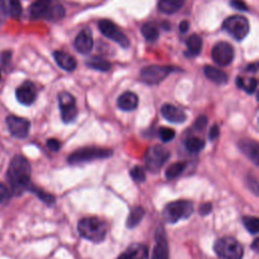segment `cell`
<instances>
[{
	"mask_svg": "<svg viewBox=\"0 0 259 259\" xmlns=\"http://www.w3.org/2000/svg\"><path fill=\"white\" fill-rule=\"evenodd\" d=\"M189 29H190V23L188 21H183L180 24V31H181V33L185 34V33H187L189 31Z\"/></svg>",
	"mask_w": 259,
	"mask_h": 259,
	"instance_id": "obj_45",
	"label": "cell"
},
{
	"mask_svg": "<svg viewBox=\"0 0 259 259\" xmlns=\"http://www.w3.org/2000/svg\"><path fill=\"white\" fill-rule=\"evenodd\" d=\"M29 191L33 192L41 201H43V202H44L45 204H47L48 206H52V205L55 203V198H54L52 195H50V194L44 192V191L41 190V189L36 188V187L33 186V185L30 187Z\"/></svg>",
	"mask_w": 259,
	"mask_h": 259,
	"instance_id": "obj_31",
	"label": "cell"
},
{
	"mask_svg": "<svg viewBox=\"0 0 259 259\" xmlns=\"http://www.w3.org/2000/svg\"><path fill=\"white\" fill-rule=\"evenodd\" d=\"M59 108L62 120L65 124L73 123L78 115L75 98L67 92H63L58 97Z\"/></svg>",
	"mask_w": 259,
	"mask_h": 259,
	"instance_id": "obj_9",
	"label": "cell"
},
{
	"mask_svg": "<svg viewBox=\"0 0 259 259\" xmlns=\"http://www.w3.org/2000/svg\"><path fill=\"white\" fill-rule=\"evenodd\" d=\"M156 244L152 251L151 259H168L169 257V249L168 243L166 239V234L163 228H158L155 234Z\"/></svg>",
	"mask_w": 259,
	"mask_h": 259,
	"instance_id": "obj_13",
	"label": "cell"
},
{
	"mask_svg": "<svg viewBox=\"0 0 259 259\" xmlns=\"http://www.w3.org/2000/svg\"><path fill=\"white\" fill-rule=\"evenodd\" d=\"M257 69H258V63H252V64H249V65L246 67V71H248V72H253V73H256V72H257Z\"/></svg>",
	"mask_w": 259,
	"mask_h": 259,
	"instance_id": "obj_46",
	"label": "cell"
},
{
	"mask_svg": "<svg viewBox=\"0 0 259 259\" xmlns=\"http://www.w3.org/2000/svg\"><path fill=\"white\" fill-rule=\"evenodd\" d=\"M53 0H36L31 8V16L34 20L46 18L48 12L52 8Z\"/></svg>",
	"mask_w": 259,
	"mask_h": 259,
	"instance_id": "obj_20",
	"label": "cell"
},
{
	"mask_svg": "<svg viewBox=\"0 0 259 259\" xmlns=\"http://www.w3.org/2000/svg\"><path fill=\"white\" fill-rule=\"evenodd\" d=\"M162 27H163V29H165L166 31L171 30V25H170L169 23H167V22H164V23L162 24Z\"/></svg>",
	"mask_w": 259,
	"mask_h": 259,
	"instance_id": "obj_49",
	"label": "cell"
},
{
	"mask_svg": "<svg viewBox=\"0 0 259 259\" xmlns=\"http://www.w3.org/2000/svg\"><path fill=\"white\" fill-rule=\"evenodd\" d=\"M224 30L236 41L244 40L250 31L249 22L242 16H232L224 21Z\"/></svg>",
	"mask_w": 259,
	"mask_h": 259,
	"instance_id": "obj_7",
	"label": "cell"
},
{
	"mask_svg": "<svg viewBox=\"0 0 259 259\" xmlns=\"http://www.w3.org/2000/svg\"><path fill=\"white\" fill-rule=\"evenodd\" d=\"M188 45V53L187 55L189 57H195L200 55L202 49H203V40L199 35H192L187 40Z\"/></svg>",
	"mask_w": 259,
	"mask_h": 259,
	"instance_id": "obj_22",
	"label": "cell"
},
{
	"mask_svg": "<svg viewBox=\"0 0 259 259\" xmlns=\"http://www.w3.org/2000/svg\"><path fill=\"white\" fill-rule=\"evenodd\" d=\"M0 21H2V20H0Z\"/></svg>",
	"mask_w": 259,
	"mask_h": 259,
	"instance_id": "obj_53",
	"label": "cell"
},
{
	"mask_svg": "<svg viewBox=\"0 0 259 259\" xmlns=\"http://www.w3.org/2000/svg\"><path fill=\"white\" fill-rule=\"evenodd\" d=\"M170 157V152L161 145L149 147L145 153V166L152 172L157 174Z\"/></svg>",
	"mask_w": 259,
	"mask_h": 259,
	"instance_id": "obj_6",
	"label": "cell"
},
{
	"mask_svg": "<svg viewBox=\"0 0 259 259\" xmlns=\"http://www.w3.org/2000/svg\"><path fill=\"white\" fill-rule=\"evenodd\" d=\"M142 35L148 42H154L159 38V29L153 22L146 23L142 27Z\"/></svg>",
	"mask_w": 259,
	"mask_h": 259,
	"instance_id": "obj_26",
	"label": "cell"
},
{
	"mask_svg": "<svg viewBox=\"0 0 259 259\" xmlns=\"http://www.w3.org/2000/svg\"><path fill=\"white\" fill-rule=\"evenodd\" d=\"M242 223L245 226L246 230L252 234L256 235L259 232V219L251 216H244L242 218Z\"/></svg>",
	"mask_w": 259,
	"mask_h": 259,
	"instance_id": "obj_30",
	"label": "cell"
},
{
	"mask_svg": "<svg viewBox=\"0 0 259 259\" xmlns=\"http://www.w3.org/2000/svg\"><path fill=\"white\" fill-rule=\"evenodd\" d=\"M0 79H2V72H0Z\"/></svg>",
	"mask_w": 259,
	"mask_h": 259,
	"instance_id": "obj_51",
	"label": "cell"
},
{
	"mask_svg": "<svg viewBox=\"0 0 259 259\" xmlns=\"http://www.w3.org/2000/svg\"><path fill=\"white\" fill-rule=\"evenodd\" d=\"M47 146H48V148H49L51 151L56 152V151H59V150H60V148H61V143H60L58 140H56V139H49V140L47 141Z\"/></svg>",
	"mask_w": 259,
	"mask_h": 259,
	"instance_id": "obj_42",
	"label": "cell"
},
{
	"mask_svg": "<svg viewBox=\"0 0 259 259\" xmlns=\"http://www.w3.org/2000/svg\"><path fill=\"white\" fill-rule=\"evenodd\" d=\"M138 105L139 99L137 95L132 92H126L118 99V107L124 112H132L137 109Z\"/></svg>",
	"mask_w": 259,
	"mask_h": 259,
	"instance_id": "obj_18",
	"label": "cell"
},
{
	"mask_svg": "<svg viewBox=\"0 0 259 259\" xmlns=\"http://www.w3.org/2000/svg\"><path fill=\"white\" fill-rule=\"evenodd\" d=\"M236 84H237V86H238V89H240V90H243V85H244V79L242 78V77H238L237 79H236Z\"/></svg>",
	"mask_w": 259,
	"mask_h": 259,
	"instance_id": "obj_47",
	"label": "cell"
},
{
	"mask_svg": "<svg viewBox=\"0 0 259 259\" xmlns=\"http://www.w3.org/2000/svg\"><path fill=\"white\" fill-rule=\"evenodd\" d=\"M194 213V205L187 200L171 202L165 206L162 217L168 224H176L181 220L189 219Z\"/></svg>",
	"mask_w": 259,
	"mask_h": 259,
	"instance_id": "obj_3",
	"label": "cell"
},
{
	"mask_svg": "<svg viewBox=\"0 0 259 259\" xmlns=\"http://www.w3.org/2000/svg\"><path fill=\"white\" fill-rule=\"evenodd\" d=\"M8 128L11 134L18 139H25L30 132L31 123L24 118L17 116H10L7 119Z\"/></svg>",
	"mask_w": 259,
	"mask_h": 259,
	"instance_id": "obj_12",
	"label": "cell"
},
{
	"mask_svg": "<svg viewBox=\"0 0 259 259\" xmlns=\"http://www.w3.org/2000/svg\"><path fill=\"white\" fill-rule=\"evenodd\" d=\"M230 6L239 12H247L248 8L243 0H231Z\"/></svg>",
	"mask_w": 259,
	"mask_h": 259,
	"instance_id": "obj_40",
	"label": "cell"
},
{
	"mask_svg": "<svg viewBox=\"0 0 259 259\" xmlns=\"http://www.w3.org/2000/svg\"><path fill=\"white\" fill-rule=\"evenodd\" d=\"M257 89V79L255 78H250L247 80V82L244 80V85H243V90L248 94V95H252L255 93Z\"/></svg>",
	"mask_w": 259,
	"mask_h": 259,
	"instance_id": "obj_37",
	"label": "cell"
},
{
	"mask_svg": "<svg viewBox=\"0 0 259 259\" xmlns=\"http://www.w3.org/2000/svg\"><path fill=\"white\" fill-rule=\"evenodd\" d=\"M8 15V10L6 7V2L5 0H0V20L6 19Z\"/></svg>",
	"mask_w": 259,
	"mask_h": 259,
	"instance_id": "obj_44",
	"label": "cell"
},
{
	"mask_svg": "<svg viewBox=\"0 0 259 259\" xmlns=\"http://www.w3.org/2000/svg\"><path fill=\"white\" fill-rule=\"evenodd\" d=\"M11 189H9L5 184L0 183V204L8 203L12 198Z\"/></svg>",
	"mask_w": 259,
	"mask_h": 259,
	"instance_id": "obj_36",
	"label": "cell"
},
{
	"mask_svg": "<svg viewBox=\"0 0 259 259\" xmlns=\"http://www.w3.org/2000/svg\"><path fill=\"white\" fill-rule=\"evenodd\" d=\"M176 2L179 4V5H181L182 7L185 5V3H186V0H176Z\"/></svg>",
	"mask_w": 259,
	"mask_h": 259,
	"instance_id": "obj_50",
	"label": "cell"
},
{
	"mask_svg": "<svg viewBox=\"0 0 259 259\" xmlns=\"http://www.w3.org/2000/svg\"><path fill=\"white\" fill-rule=\"evenodd\" d=\"M77 229L82 238L94 243L103 242L108 233L107 224L103 220L96 217L84 218L80 220Z\"/></svg>",
	"mask_w": 259,
	"mask_h": 259,
	"instance_id": "obj_2",
	"label": "cell"
},
{
	"mask_svg": "<svg viewBox=\"0 0 259 259\" xmlns=\"http://www.w3.org/2000/svg\"><path fill=\"white\" fill-rule=\"evenodd\" d=\"M54 58L58 66L63 70L71 72L76 69L77 62L70 54L61 51H56L54 52Z\"/></svg>",
	"mask_w": 259,
	"mask_h": 259,
	"instance_id": "obj_19",
	"label": "cell"
},
{
	"mask_svg": "<svg viewBox=\"0 0 259 259\" xmlns=\"http://www.w3.org/2000/svg\"><path fill=\"white\" fill-rule=\"evenodd\" d=\"M187 167V164L185 162H176L171 164L165 171V177L167 180H176L179 177H181Z\"/></svg>",
	"mask_w": 259,
	"mask_h": 259,
	"instance_id": "obj_25",
	"label": "cell"
},
{
	"mask_svg": "<svg viewBox=\"0 0 259 259\" xmlns=\"http://www.w3.org/2000/svg\"><path fill=\"white\" fill-rule=\"evenodd\" d=\"M247 186L255 196H258V182L254 177L247 178Z\"/></svg>",
	"mask_w": 259,
	"mask_h": 259,
	"instance_id": "obj_39",
	"label": "cell"
},
{
	"mask_svg": "<svg viewBox=\"0 0 259 259\" xmlns=\"http://www.w3.org/2000/svg\"><path fill=\"white\" fill-rule=\"evenodd\" d=\"M212 210H213V205L212 203H204L200 206L199 208V212L202 216H208L209 214L212 213Z\"/></svg>",
	"mask_w": 259,
	"mask_h": 259,
	"instance_id": "obj_41",
	"label": "cell"
},
{
	"mask_svg": "<svg viewBox=\"0 0 259 259\" xmlns=\"http://www.w3.org/2000/svg\"><path fill=\"white\" fill-rule=\"evenodd\" d=\"M234 56V48L227 42L217 43L212 50V58L214 62L222 67L230 65L233 62Z\"/></svg>",
	"mask_w": 259,
	"mask_h": 259,
	"instance_id": "obj_11",
	"label": "cell"
},
{
	"mask_svg": "<svg viewBox=\"0 0 259 259\" xmlns=\"http://www.w3.org/2000/svg\"><path fill=\"white\" fill-rule=\"evenodd\" d=\"M207 125H208V118L206 116H200L196 120V122L194 124V127H195L196 130L202 131V130H204L207 127Z\"/></svg>",
	"mask_w": 259,
	"mask_h": 259,
	"instance_id": "obj_38",
	"label": "cell"
},
{
	"mask_svg": "<svg viewBox=\"0 0 259 259\" xmlns=\"http://www.w3.org/2000/svg\"><path fill=\"white\" fill-rule=\"evenodd\" d=\"M219 135H220V129H219L218 125H214L209 132V139L211 141H214L219 137Z\"/></svg>",
	"mask_w": 259,
	"mask_h": 259,
	"instance_id": "obj_43",
	"label": "cell"
},
{
	"mask_svg": "<svg viewBox=\"0 0 259 259\" xmlns=\"http://www.w3.org/2000/svg\"><path fill=\"white\" fill-rule=\"evenodd\" d=\"M258 245H259V243H258V239H255V240L253 241V244L251 245V248H252L255 252H257V251H258V249H259Z\"/></svg>",
	"mask_w": 259,
	"mask_h": 259,
	"instance_id": "obj_48",
	"label": "cell"
},
{
	"mask_svg": "<svg viewBox=\"0 0 259 259\" xmlns=\"http://www.w3.org/2000/svg\"><path fill=\"white\" fill-rule=\"evenodd\" d=\"M65 15H66L65 9L61 5H55V6H52V8L48 12L45 20L58 22V21L63 20Z\"/></svg>",
	"mask_w": 259,
	"mask_h": 259,
	"instance_id": "obj_29",
	"label": "cell"
},
{
	"mask_svg": "<svg viewBox=\"0 0 259 259\" xmlns=\"http://www.w3.org/2000/svg\"><path fill=\"white\" fill-rule=\"evenodd\" d=\"M75 49L81 54H90L94 48V37L91 29L82 30L74 41Z\"/></svg>",
	"mask_w": 259,
	"mask_h": 259,
	"instance_id": "obj_15",
	"label": "cell"
},
{
	"mask_svg": "<svg viewBox=\"0 0 259 259\" xmlns=\"http://www.w3.org/2000/svg\"><path fill=\"white\" fill-rule=\"evenodd\" d=\"M9 13L16 20L21 18V16L23 14V8H22L20 0H10Z\"/></svg>",
	"mask_w": 259,
	"mask_h": 259,
	"instance_id": "obj_33",
	"label": "cell"
},
{
	"mask_svg": "<svg viewBox=\"0 0 259 259\" xmlns=\"http://www.w3.org/2000/svg\"><path fill=\"white\" fill-rule=\"evenodd\" d=\"M204 72L208 79L218 85H224L228 82V75L221 69L207 65L204 68Z\"/></svg>",
	"mask_w": 259,
	"mask_h": 259,
	"instance_id": "obj_21",
	"label": "cell"
},
{
	"mask_svg": "<svg viewBox=\"0 0 259 259\" xmlns=\"http://www.w3.org/2000/svg\"><path fill=\"white\" fill-rule=\"evenodd\" d=\"M145 249L142 245H133L130 248H128L123 254H121L118 259H136L137 256L141 251Z\"/></svg>",
	"mask_w": 259,
	"mask_h": 259,
	"instance_id": "obj_32",
	"label": "cell"
},
{
	"mask_svg": "<svg viewBox=\"0 0 259 259\" xmlns=\"http://www.w3.org/2000/svg\"><path fill=\"white\" fill-rule=\"evenodd\" d=\"M205 141L199 137H191L185 142L186 149L191 153H199L205 148Z\"/></svg>",
	"mask_w": 259,
	"mask_h": 259,
	"instance_id": "obj_28",
	"label": "cell"
},
{
	"mask_svg": "<svg viewBox=\"0 0 259 259\" xmlns=\"http://www.w3.org/2000/svg\"><path fill=\"white\" fill-rule=\"evenodd\" d=\"M238 148L243 155H245L254 165H259V146L254 140L243 139L238 143Z\"/></svg>",
	"mask_w": 259,
	"mask_h": 259,
	"instance_id": "obj_16",
	"label": "cell"
},
{
	"mask_svg": "<svg viewBox=\"0 0 259 259\" xmlns=\"http://www.w3.org/2000/svg\"><path fill=\"white\" fill-rule=\"evenodd\" d=\"M177 68L164 65H150L142 69L141 79L149 85H155L163 81L170 73L176 71Z\"/></svg>",
	"mask_w": 259,
	"mask_h": 259,
	"instance_id": "obj_8",
	"label": "cell"
},
{
	"mask_svg": "<svg viewBox=\"0 0 259 259\" xmlns=\"http://www.w3.org/2000/svg\"><path fill=\"white\" fill-rule=\"evenodd\" d=\"M130 175H131L132 179L137 183H144L146 181L145 170L141 166H135L134 168H132Z\"/></svg>",
	"mask_w": 259,
	"mask_h": 259,
	"instance_id": "obj_35",
	"label": "cell"
},
{
	"mask_svg": "<svg viewBox=\"0 0 259 259\" xmlns=\"http://www.w3.org/2000/svg\"><path fill=\"white\" fill-rule=\"evenodd\" d=\"M183 7L179 5L176 0H159L158 9L165 15H174L179 12Z\"/></svg>",
	"mask_w": 259,
	"mask_h": 259,
	"instance_id": "obj_24",
	"label": "cell"
},
{
	"mask_svg": "<svg viewBox=\"0 0 259 259\" xmlns=\"http://www.w3.org/2000/svg\"><path fill=\"white\" fill-rule=\"evenodd\" d=\"M99 29H100L101 33H102L105 37H107V38L113 40L114 42H116L117 44H119L122 48H125V49L129 48V46H130V41H129V39H128L127 36H126L122 31H120V30L118 29V27H117L114 23H112L111 21H109V20H103V21H101V22L99 23Z\"/></svg>",
	"mask_w": 259,
	"mask_h": 259,
	"instance_id": "obj_10",
	"label": "cell"
},
{
	"mask_svg": "<svg viewBox=\"0 0 259 259\" xmlns=\"http://www.w3.org/2000/svg\"><path fill=\"white\" fill-rule=\"evenodd\" d=\"M114 152L111 149L98 148V147H85L72 152L68 157L70 164H80L84 162H91L98 159H106L113 156Z\"/></svg>",
	"mask_w": 259,
	"mask_h": 259,
	"instance_id": "obj_5",
	"label": "cell"
},
{
	"mask_svg": "<svg viewBox=\"0 0 259 259\" xmlns=\"http://www.w3.org/2000/svg\"><path fill=\"white\" fill-rule=\"evenodd\" d=\"M31 174V164L24 156L18 155L12 160L8 170V180L13 196H22L29 191L32 186Z\"/></svg>",
	"mask_w": 259,
	"mask_h": 259,
	"instance_id": "obj_1",
	"label": "cell"
},
{
	"mask_svg": "<svg viewBox=\"0 0 259 259\" xmlns=\"http://www.w3.org/2000/svg\"><path fill=\"white\" fill-rule=\"evenodd\" d=\"M161 115L166 121L174 124H182L187 121V115L185 112L174 105L166 104L162 106Z\"/></svg>",
	"mask_w": 259,
	"mask_h": 259,
	"instance_id": "obj_17",
	"label": "cell"
},
{
	"mask_svg": "<svg viewBox=\"0 0 259 259\" xmlns=\"http://www.w3.org/2000/svg\"><path fill=\"white\" fill-rule=\"evenodd\" d=\"M145 216V210L140 207V206H137V207H134L131 211H130V214L128 216V219H127V227L129 229H133L135 228L136 226H138L141 221L143 220Z\"/></svg>",
	"mask_w": 259,
	"mask_h": 259,
	"instance_id": "obj_23",
	"label": "cell"
},
{
	"mask_svg": "<svg viewBox=\"0 0 259 259\" xmlns=\"http://www.w3.org/2000/svg\"><path fill=\"white\" fill-rule=\"evenodd\" d=\"M214 250L222 259H242L244 255L243 246L233 237H222L215 242Z\"/></svg>",
	"mask_w": 259,
	"mask_h": 259,
	"instance_id": "obj_4",
	"label": "cell"
},
{
	"mask_svg": "<svg viewBox=\"0 0 259 259\" xmlns=\"http://www.w3.org/2000/svg\"><path fill=\"white\" fill-rule=\"evenodd\" d=\"M86 66L102 72H107L112 68V64L109 61L100 57L91 58L90 60L86 61Z\"/></svg>",
	"mask_w": 259,
	"mask_h": 259,
	"instance_id": "obj_27",
	"label": "cell"
},
{
	"mask_svg": "<svg viewBox=\"0 0 259 259\" xmlns=\"http://www.w3.org/2000/svg\"><path fill=\"white\" fill-rule=\"evenodd\" d=\"M17 100L25 106H31L37 99V89L33 82H24L16 92Z\"/></svg>",
	"mask_w": 259,
	"mask_h": 259,
	"instance_id": "obj_14",
	"label": "cell"
},
{
	"mask_svg": "<svg viewBox=\"0 0 259 259\" xmlns=\"http://www.w3.org/2000/svg\"><path fill=\"white\" fill-rule=\"evenodd\" d=\"M136 259H141V258H136Z\"/></svg>",
	"mask_w": 259,
	"mask_h": 259,
	"instance_id": "obj_52",
	"label": "cell"
},
{
	"mask_svg": "<svg viewBox=\"0 0 259 259\" xmlns=\"http://www.w3.org/2000/svg\"><path fill=\"white\" fill-rule=\"evenodd\" d=\"M158 136L160 138V140L164 143H168L170 141H172L176 137V131L171 128H166V127H162L159 129L158 131Z\"/></svg>",
	"mask_w": 259,
	"mask_h": 259,
	"instance_id": "obj_34",
	"label": "cell"
}]
</instances>
